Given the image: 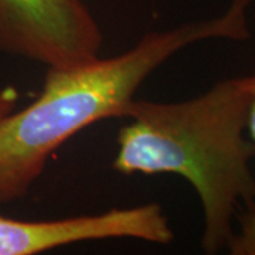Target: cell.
I'll use <instances>...</instances> for the list:
<instances>
[{"instance_id": "cell-1", "label": "cell", "mask_w": 255, "mask_h": 255, "mask_svg": "<svg viewBox=\"0 0 255 255\" xmlns=\"http://www.w3.org/2000/svg\"><path fill=\"white\" fill-rule=\"evenodd\" d=\"M251 100L248 75L216 82L179 102L133 100L124 114L129 122L118 132L117 172L179 174L194 187L206 254L228 248L240 203L255 209V145L244 136Z\"/></svg>"}, {"instance_id": "cell-2", "label": "cell", "mask_w": 255, "mask_h": 255, "mask_svg": "<svg viewBox=\"0 0 255 255\" xmlns=\"http://www.w3.org/2000/svg\"><path fill=\"white\" fill-rule=\"evenodd\" d=\"M254 1L231 0L219 17L147 33L135 47L111 58L47 68L36 100L0 117V204L24 197L50 156L81 129L124 117L146 78L180 50L211 38H250L248 9Z\"/></svg>"}, {"instance_id": "cell-3", "label": "cell", "mask_w": 255, "mask_h": 255, "mask_svg": "<svg viewBox=\"0 0 255 255\" xmlns=\"http://www.w3.org/2000/svg\"><path fill=\"white\" fill-rule=\"evenodd\" d=\"M101 46L82 0H0V53L61 68L100 57Z\"/></svg>"}, {"instance_id": "cell-4", "label": "cell", "mask_w": 255, "mask_h": 255, "mask_svg": "<svg viewBox=\"0 0 255 255\" xmlns=\"http://www.w3.org/2000/svg\"><path fill=\"white\" fill-rule=\"evenodd\" d=\"M173 237L169 220L157 203L43 221L0 217V255H33L67 244L107 238L167 244Z\"/></svg>"}, {"instance_id": "cell-5", "label": "cell", "mask_w": 255, "mask_h": 255, "mask_svg": "<svg viewBox=\"0 0 255 255\" xmlns=\"http://www.w3.org/2000/svg\"><path fill=\"white\" fill-rule=\"evenodd\" d=\"M248 77L251 84L253 100L247 129L255 145V73L250 74ZM227 250H230V254L233 255H255V209L247 211V214L240 219V230L234 231Z\"/></svg>"}, {"instance_id": "cell-6", "label": "cell", "mask_w": 255, "mask_h": 255, "mask_svg": "<svg viewBox=\"0 0 255 255\" xmlns=\"http://www.w3.org/2000/svg\"><path fill=\"white\" fill-rule=\"evenodd\" d=\"M18 94L14 88H0V117L14 111V107L17 104Z\"/></svg>"}]
</instances>
